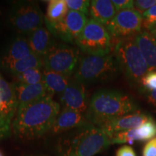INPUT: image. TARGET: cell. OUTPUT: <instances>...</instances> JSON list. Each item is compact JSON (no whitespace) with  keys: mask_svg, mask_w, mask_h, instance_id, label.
Wrapping results in <instances>:
<instances>
[{"mask_svg":"<svg viewBox=\"0 0 156 156\" xmlns=\"http://www.w3.org/2000/svg\"><path fill=\"white\" fill-rule=\"evenodd\" d=\"M60 108L59 103L51 95L18 107L12 124L13 134L21 140L41 137L50 132Z\"/></svg>","mask_w":156,"mask_h":156,"instance_id":"6da1fadb","label":"cell"},{"mask_svg":"<svg viewBox=\"0 0 156 156\" xmlns=\"http://www.w3.org/2000/svg\"><path fill=\"white\" fill-rule=\"evenodd\" d=\"M112 145L111 137L91 123L65 132L58 140V156H93Z\"/></svg>","mask_w":156,"mask_h":156,"instance_id":"7a4b0ae2","label":"cell"},{"mask_svg":"<svg viewBox=\"0 0 156 156\" xmlns=\"http://www.w3.org/2000/svg\"><path fill=\"white\" fill-rule=\"evenodd\" d=\"M137 111V105L129 95L117 90L103 89L91 98L85 117L98 126L106 121Z\"/></svg>","mask_w":156,"mask_h":156,"instance_id":"3957f363","label":"cell"},{"mask_svg":"<svg viewBox=\"0 0 156 156\" xmlns=\"http://www.w3.org/2000/svg\"><path fill=\"white\" fill-rule=\"evenodd\" d=\"M112 53L116 58L120 72L124 74L130 85L139 90L142 79L149 72V68L136 44L134 37L114 43Z\"/></svg>","mask_w":156,"mask_h":156,"instance_id":"277c9868","label":"cell"},{"mask_svg":"<svg viewBox=\"0 0 156 156\" xmlns=\"http://www.w3.org/2000/svg\"><path fill=\"white\" fill-rule=\"evenodd\" d=\"M120 72L114 54L80 56L74 73V78L82 84L90 85L110 80Z\"/></svg>","mask_w":156,"mask_h":156,"instance_id":"5b68a950","label":"cell"},{"mask_svg":"<svg viewBox=\"0 0 156 156\" xmlns=\"http://www.w3.org/2000/svg\"><path fill=\"white\" fill-rule=\"evenodd\" d=\"M75 44L88 55L108 54L113 49L112 39L106 27L92 19H88Z\"/></svg>","mask_w":156,"mask_h":156,"instance_id":"8992f818","label":"cell"},{"mask_svg":"<svg viewBox=\"0 0 156 156\" xmlns=\"http://www.w3.org/2000/svg\"><path fill=\"white\" fill-rule=\"evenodd\" d=\"M8 20L20 36L27 37L30 33L43 26L45 17L38 5L31 1L16 2L9 10Z\"/></svg>","mask_w":156,"mask_h":156,"instance_id":"52a82bcc","label":"cell"},{"mask_svg":"<svg viewBox=\"0 0 156 156\" xmlns=\"http://www.w3.org/2000/svg\"><path fill=\"white\" fill-rule=\"evenodd\" d=\"M42 58L44 69L71 77L80 58V49L67 44L58 43Z\"/></svg>","mask_w":156,"mask_h":156,"instance_id":"ba28073f","label":"cell"},{"mask_svg":"<svg viewBox=\"0 0 156 156\" xmlns=\"http://www.w3.org/2000/svg\"><path fill=\"white\" fill-rule=\"evenodd\" d=\"M143 18L136 9H126L116 13L106 25L113 44L118 41L135 37L142 30Z\"/></svg>","mask_w":156,"mask_h":156,"instance_id":"9c48e42d","label":"cell"},{"mask_svg":"<svg viewBox=\"0 0 156 156\" xmlns=\"http://www.w3.org/2000/svg\"><path fill=\"white\" fill-rule=\"evenodd\" d=\"M86 15L76 11L69 10L66 16L56 23H48L45 24L48 30L57 39H61L66 44L75 43L87 24Z\"/></svg>","mask_w":156,"mask_h":156,"instance_id":"30bf717a","label":"cell"},{"mask_svg":"<svg viewBox=\"0 0 156 156\" xmlns=\"http://www.w3.org/2000/svg\"><path fill=\"white\" fill-rule=\"evenodd\" d=\"M0 98L2 106L0 109V133L8 135L13 119L18 108L14 84L9 83L0 78Z\"/></svg>","mask_w":156,"mask_h":156,"instance_id":"8fae6325","label":"cell"},{"mask_svg":"<svg viewBox=\"0 0 156 156\" xmlns=\"http://www.w3.org/2000/svg\"><path fill=\"white\" fill-rule=\"evenodd\" d=\"M151 118L153 117L149 114L137 111L132 114L106 121L98 126V127L101 129L105 133L112 137L113 135L119 132L140 127Z\"/></svg>","mask_w":156,"mask_h":156,"instance_id":"7c38bea8","label":"cell"},{"mask_svg":"<svg viewBox=\"0 0 156 156\" xmlns=\"http://www.w3.org/2000/svg\"><path fill=\"white\" fill-rule=\"evenodd\" d=\"M59 101L63 108L77 111L85 115L89 105L85 85L75 78L70 79L67 88L59 95Z\"/></svg>","mask_w":156,"mask_h":156,"instance_id":"4fadbf2b","label":"cell"},{"mask_svg":"<svg viewBox=\"0 0 156 156\" xmlns=\"http://www.w3.org/2000/svg\"><path fill=\"white\" fill-rule=\"evenodd\" d=\"M156 136V121L153 118L140 127L119 132L111 137L112 144H133L135 141L148 142Z\"/></svg>","mask_w":156,"mask_h":156,"instance_id":"5bb4252c","label":"cell"},{"mask_svg":"<svg viewBox=\"0 0 156 156\" xmlns=\"http://www.w3.org/2000/svg\"><path fill=\"white\" fill-rule=\"evenodd\" d=\"M89 123L90 122L87 119L85 114L69 108H62L49 132L56 134L64 133Z\"/></svg>","mask_w":156,"mask_h":156,"instance_id":"9a60e30c","label":"cell"},{"mask_svg":"<svg viewBox=\"0 0 156 156\" xmlns=\"http://www.w3.org/2000/svg\"><path fill=\"white\" fill-rule=\"evenodd\" d=\"M27 38L33 53L42 58L58 44L54 35L44 26L30 33Z\"/></svg>","mask_w":156,"mask_h":156,"instance_id":"2e32d148","label":"cell"},{"mask_svg":"<svg viewBox=\"0 0 156 156\" xmlns=\"http://www.w3.org/2000/svg\"><path fill=\"white\" fill-rule=\"evenodd\" d=\"M32 54L34 53L30 47L28 38L25 36L18 35L12 39L6 46L1 56L0 62L4 68L13 62L29 56Z\"/></svg>","mask_w":156,"mask_h":156,"instance_id":"e0dca14e","label":"cell"},{"mask_svg":"<svg viewBox=\"0 0 156 156\" xmlns=\"http://www.w3.org/2000/svg\"><path fill=\"white\" fill-rule=\"evenodd\" d=\"M16 92L18 107L29 104L47 95H53L48 91L44 83H40L35 85H23L13 83Z\"/></svg>","mask_w":156,"mask_h":156,"instance_id":"ac0fdd59","label":"cell"},{"mask_svg":"<svg viewBox=\"0 0 156 156\" xmlns=\"http://www.w3.org/2000/svg\"><path fill=\"white\" fill-rule=\"evenodd\" d=\"M90 19L106 26L116 15L112 1L110 0H93L89 9Z\"/></svg>","mask_w":156,"mask_h":156,"instance_id":"d6986e66","label":"cell"},{"mask_svg":"<svg viewBox=\"0 0 156 156\" xmlns=\"http://www.w3.org/2000/svg\"><path fill=\"white\" fill-rule=\"evenodd\" d=\"M138 47L145 58L149 71H156V42L147 31L142 30L134 37Z\"/></svg>","mask_w":156,"mask_h":156,"instance_id":"ffe728a7","label":"cell"},{"mask_svg":"<svg viewBox=\"0 0 156 156\" xmlns=\"http://www.w3.org/2000/svg\"><path fill=\"white\" fill-rule=\"evenodd\" d=\"M71 77L48 71L43 68V83L51 95H62L67 88Z\"/></svg>","mask_w":156,"mask_h":156,"instance_id":"44dd1931","label":"cell"},{"mask_svg":"<svg viewBox=\"0 0 156 156\" xmlns=\"http://www.w3.org/2000/svg\"><path fill=\"white\" fill-rule=\"evenodd\" d=\"M32 68H41V69L44 68L42 57L35 54H32L23 59L6 66L4 69H5L8 73L12 75L13 77H15Z\"/></svg>","mask_w":156,"mask_h":156,"instance_id":"7402d4cb","label":"cell"},{"mask_svg":"<svg viewBox=\"0 0 156 156\" xmlns=\"http://www.w3.org/2000/svg\"><path fill=\"white\" fill-rule=\"evenodd\" d=\"M69 12L65 0H51L48 4L45 21L56 23L66 16Z\"/></svg>","mask_w":156,"mask_h":156,"instance_id":"603a6c76","label":"cell"},{"mask_svg":"<svg viewBox=\"0 0 156 156\" xmlns=\"http://www.w3.org/2000/svg\"><path fill=\"white\" fill-rule=\"evenodd\" d=\"M15 83L23 85H35L43 82V68H32L15 76Z\"/></svg>","mask_w":156,"mask_h":156,"instance_id":"cb8c5ba5","label":"cell"},{"mask_svg":"<svg viewBox=\"0 0 156 156\" xmlns=\"http://www.w3.org/2000/svg\"><path fill=\"white\" fill-rule=\"evenodd\" d=\"M69 10L82 12L85 15L89 13L90 1L89 0H65Z\"/></svg>","mask_w":156,"mask_h":156,"instance_id":"d4e9b609","label":"cell"},{"mask_svg":"<svg viewBox=\"0 0 156 156\" xmlns=\"http://www.w3.org/2000/svg\"><path fill=\"white\" fill-rule=\"evenodd\" d=\"M139 90H156V71H149L141 80Z\"/></svg>","mask_w":156,"mask_h":156,"instance_id":"484cf974","label":"cell"},{"mask_svg":"<svg viewBox=\"0 0 156 156\" xmlns=\"http://www.w3.org/2000/svg\"><path fill=\"white\" fill-rule=\"evenodd\" d=\"M142 15L143 18L142 29L143 30H145L150 26L156 23V5L142 14Z\"/></svg>","mask_w":156,"mask_h":156,"instance_id":"4316f807","label":"cell"},{"mask_svg":"<svg viewBox=\"0 0 156 156\" xmlns=\"http://www.w3.org/2000/svg\"><path fill=\"white\" fill-rule=\"evenodd\" d=\"M156 5V0H136L134 1V9L143 14Z\"/></svg>","mask_w":156,"mask_h":156,"instance_id":"83f0119b","label":"cell"},{"mask_svg":"<svg viewBox=\"0 0 156 156\" xmlns=\"http://www.w3.org/2000/svg\"><path fill=\"white\" fill-rule=\"evenodd\" d=\"M112 3L116 9V13L126 9H134L133 0H113Z\"/></svg>","mask_w":156,"mask_h":156,"instance_id":"f1b7e54d","label":"cell"},{"mask_svg":"<svg viewBox=\"0 0 156 156\" xmlns=\"http://www.w3.org/2000/svg\"><path fill=\"white\" fill-rule=\"evenodd\" d=\"M142 156H156V136L148 141L144 146Z\"/></svg>","mask_w":156,"mask_h":156,"instance_id":"f546056e","label":"cell"},{"mask_svg":"<svg viewBox=\"0 0 156 156\" xmlns=\"http://www.w3.org/2000/svg\"><path fill=\"white\" fill-rule=\"evenodd\" d=\"M116 156H136V155L131 146L123 145L117 150Z\"/></svg>","mask_w":156,"mask_h":156,"instance_id":"4dcf8cb0","label":"cell"},{"mask_svg":"<svg viewBox=\"0 0 156 156\" xmlns=\"http://www.w3.org/2000/svg\"><path fill=\"white\" fill-rule=\"evenodd\" d=\"M141 93L145 95L146 99H147L148 102L151 104L153 105V106L156 107V90L153 91H146L142 90Z\"/></svg>","mask_w":156,"mask_h":156,"instance_id":"1f68e13d","label":"cell"},{"mask_svg":"<svg viewBox=\"0 0 156 156\" xmlns=\"http://www.w3.org/2000/svg\"><path fill=\"white\" fill-rule=\"evenodd\" d=\"M145 31H147V33H149L151 35L156 34V23H154L153 25H152L151 26H150L147 29H146Z\"/></svg>","mask_w":156,"mask_h":156,"instance_id":"d6a6232c","label":"cell"},{"mask_svg":"<svg viewBox=\"0 0 156 156\" xmlns=\"http://www.w3.org/2000/svg\"><path fill=\"white\" fill-rule=\"evenodd\" d=\"M152 37H153L154 40H155V41L156 42V34H154V35H151Z\"/></svg>","mask_w":156,"mask_h":156,"instance_id":"836d02e7","label":"cell"},{"mask_svg":"<svg viewBox=\"0 0 156 156\" xmlns=\"http://www.w3.org/2000/svg\"><path fill=\"white\" fill-rule=\"evenodd\" d=\"M0 156H4V155H3V154H2V153L1 151H0Z\"/></svg>","mask_w":156,"mask_h":156,"instance_id":"e575fe53","label":"cell"}]
</instances>
